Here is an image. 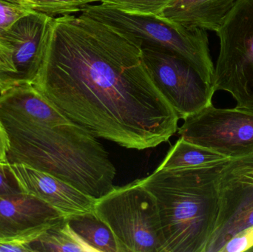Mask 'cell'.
Segmentation results:
<instances>
[{
	"label": "cell",
	"mask_w": 253,
	"mask_h": 252,
	"mask_svg": "<svg viewBox=\"0 0 253 252\" xmlns=\"http://www.w3.org/2000/svg\"><path fill=\"white\" fill-rule=\"evenodd\" d=\"M218 218L205 252H221L226 243L253 226V153L229 160L218 179Z\"/></svg>",
	"instance_id": "cell-10"
},
{
	"label": "cell",
	"mask_w": 253,
	"mask_h": 252,
	"mask_svg": "<svg viewBox=\"0 0 253 252\" xmlns=\"http://www.w3.org/2000/svg\"><path fill=\"white\" fill-rule=\"evenodd\" d=\"M237 0H173L162 17L187 28L215 31Z\"/></svg>",
	"instance_id": "cell-14"
},
{
	"label": "cell",
	"mask_w": 253,
	"mask_h": 252,
	"mask_svg": "<svg viewBox=\"0 0 253 252\" xmlns=\"http://www.w3.org/2000/svg\"><path fill=\"white\" fill-rule=\"evenodd\" d=\"M8 138L1 123L0 122V163H7Z\"/></svg>",
	"instance_id": "cell-24"
},
{
	"label": "cell",
	"mask_w": 253,
	"mask_h": 252,
	"mask_svg": "<svg viewBox=\"0 0 253 252\" xmlns=\"http://www.w3.org/2000/svg\"><path fill=\"white\" fill-rule=\"evenodd\" d=\"M173 0H105L103 4L126 13L162 16L164 10Z\"/></svg>",
	"instance_id": "cell-19"
},
{
	"label": "cell",
	"mask_w": 253,
	"mask_h": 252,
	"mask_svg": "<svg viewBox=\"0 0 253 252\" xmlns=\"http://www.w3.org/2000/svg\"><path fill=\"white\" fill-rule=\"evenodd\" d=\"M230 159L181 170H156L140 179L157 203L163 252H205L218 218V176Z\"/></svg>",
	"instance_id": "cell-3"
},
{
	"label": "cell",
	"mask_w": 253,
	"mask_h": 252,
	"mask_svg": "<svg viewBox=\"0 0 253 252\" xmlns=\"http://www.w3.org/2000/svg\"><path fill=\"white\" fill-rule=\"evenodd\" d=\"M65 218L57 210L29 194L0 195V239L49 228Z\"/></svg>",
	"instance_id": "cell-13"
},
{
	"label": "cell",
	"mask_w": 253,
	"mask_h": 252,
	"mask_svg": "<svg viewBox=\"0 0 253 252\" xmlns=\"http://www.w3.org/2000/svg\"><path fill=\"white\" fill-rule=\"evenodd\" d=\"M22 192L8 163H0V195Z\"/></svg>",
	"instance_id": "cell-23"
},
{
	"label": "cell",
	"mask_w": 253,
	"mask_h": 252,
	"mask_svg": "<svg viewBox=\"0 0 253 252\" xmlns=\"http://www.w3.org/2000/svg\"><path fill=\"white\" fill-rule=\"evenodd\" d=\"M32 84L71 122L127 149L156 147L178 130L141 44L83 13L54 18Z\"/></svg>",
	"instance_id": "cell-1"
},
{
	"label": "cell",
	"mask_w": 253,
	"mask_h": 252,
	"mask_svg": "<svg viewBox=\"0 0 253 252\" xmlns=\"http://www.w3.org/2000/svg\"><path fill=\"white\" fill-rule=\"evenodd\" d=\"M31 10L9 0H0V33L8 29L22 16Z\"/></svg>",
	"instance_id": "cell-21"
},
{
	"label": "cell",
	"mask_w": 253,
	"mask_h": 252,
	"mask_svg": "<svg viewBox=\"0 0 253 252\" xmlns=\"http://www.w3.org/2000/svg\"><path fill=\"white\" fill-rule=\"evenodd\" d=\"M227 158H229L223 156L215 151L190 143L180 137L156 170H174L191 168Z\"/></svg>",
	"instance_id": "cell-16"
},
{
	"label": "cell",
	"mask_w": 253,
	"mask_h": 252,
	"mask_svg": "<svg viewBox=\"0 0 253 252\" xmlns=\"http://www.w3.org/2000/svg\"><path fill=\"white\" fill-rule=\"evenodd\" d=\"M0 122L4 127H25L71 121L32 84H22L0 93Z\"/></svg>",
	"instance_id": "cell-12"
},
{
	"label": "cell",
	"mask_w": 253,
	"mask_h": 252,
	"mask_svg": "<svg viewBox=\"0 0 253 252\" xmlns=\"http://www.w3.org/2000/svg\"><path fill=\"white\" fill-rule=\"evenodd\" d=\"M4 128L8 164L51 175L96 199L115 189L117 170L108 152L77 124Z\"/></svg>",
	"instance_id": "cell-2"
},
{
	"label": "cell",
	"mask_w": 253,
	"mask_h": 252,
	"mask_svg": "<svg viewBox=\"0 0 253 252\" xmlns=\"http://www.w3.org/2000/svg\"><path fill=\"white\" fill-rule=\"evenodd\" d=\"M10 167L22 192L42 200L66 218L94 211L97 199L66 182L22 164H10Z\"/></svg>",
	"instance_id": "cell-11"
},
{
	"label": "cell",
	"mask_w": 253,
	"mask_h": 252,
	"mask_svg": "<svg viewBox=\"0 0 253 252\" xmlns=\"http://www.w3.org/2000/svg\"><path fill=\"white\" fill-rule=\"evenodd\" d=\"M66 219L71 229L95 252H118L114 233L94 211Z\"/></svg>",
	"instance_id": "cell-15"
},
{
	"label": "cell",
	"mask_w": 253,
	"mask_h": 252,
	"mask_svg": "<svg viewBox=\"0 0 253 252\" xmlns=\"http://www.w3.org/2000/svg\"><path fill=\"white\" fill-rule=\"evenodd\" d=\"M54 18L31 12L0 33V93L33 84L41 68Z\"/></svg>",
	"instance_id": "cell-7"
},
{
	"label": "cell",
	"mask_w": 253,
	"mask_h": 252,
	"mask_svg": "<svg viewBox=\"0 0 253 252\" xmlns=\"http://www.w3.org/2000/svg\"><path fill=\"white\" fill-rule=\"evenodd\" d=\"M31 247L34 252H95L71 229L66 218L49 227Z\"/></svg>",
	"instance_id": "cell-17"
},
{
	"label": "cell",
	"mask_w": 253,
	"mask_h": 252,
	"mask_svg": "<svg viewBox=\"0 0 253 252\" xmlns=\"http://www.w3.org/2000/svg\"><path fill=\"white\" fill-rule=\"evenodd\" d=\"M215 33L220 48L214 91L227 92L237 108L253 109V0H237Z\"/></svg>",
	"instance_id": "cell-6"
},
{
	"label": "cell",
	"mask_w": 253,
	"mask_h": 252,
	"mask_svg": "<svg viewBox=\"0 0 253 252\" xmlns=\"http://www.w3.org/2000/svg\"><path fill=\"white\" fill-rule=\"evenodd\" d=\"M248 252H253V248H251V250L248 251Z\"/></svg>",
	"instance_id": "cell-25"
},
{
	"label": "cell",
	"mask_w": 253,
	"mask_h": 252,
	"mask_svg": "<svg viewBox=\"0 0 253 252\" xmlns=\"http://www.w3.org/2000/svg\"><path fill=\"white\" fill-rule=\"evenodd\" d=\"M47 229H36L19 236L0 239V252H34L31 245Z\"/></svg>",
	"instance_id": "cell-20"
},
{
	"label": "cell",
	"mask_w": 253,
	"mask_h": 252,
	"mask_svg": "<svg viewBox=\"0 0 253 252\" xmlns=\"http://www.w3.org/2000/svg\"><path fill=\"white\" fill-rule=\"evenodd\" d=\"M31 11L55 18L82 12L90 4L103 2L105 0H9Z\"/></svg>",
	"instance_id": "cell-18"
},
{
	"label": "cell",
	"mask_w": 253,
	"mask_h": 252,
	"mask_svg": "<svg viewBox=\"0 0 253 252\" xmlns=\"http://www.w3.org/2000/svg\"><path fill=\"white\" fill-rule=\"evenodd\" d=\"M253 247V226L247 228L230 238L221 252H248Z\"/></svg>",
	"instance_id": "cell-22"
},
{
	"label": "cell",
	"mask_w": 253,
	"mask_h": 252,
	"mask_svg": "<svg viewBox=\"0 0 253 252\" xmlns=\"http://www.w3.org/2000/svg\"><path fill=\"white\" fill-rule=\"evenodd\" d=\"M81 13L135 38L141 47L176 54L190 64L212 85L215 65L206 30L187 28L162 16L130 14L103 3L90 4Z\"/></svg>",
	"instance_id": "cell-4"
},
{
	"label": "cell",
	"mask_w": 253,
	"mask_h": 252,
	"mask_svg": "<svg viewBox=\"0 0 253 252\" xmlns=\"http://www.w3.org/2000/svg\"><path fill=\"white\" fill-rule=\"evenodd\" d=\"M147 72L179 119H186L212 105L213 87L176 54L141 47Z\"/></svg>",
	"instance_id": "cell-8"
},
{
	"label": "cell",
	"mask_w": 253,
	"mask_h": 252,
	"mask_svg": "<svg viewBox=\"0 0 253 252\" xmlns=\"http://www.w3.org/2000/svg\"><path fill=\"white\" fill-rule=\"evenodd\" d=\"M184 121L178 134L187 142L229 158L253 153V109L211 105Z\"/></svg>",
	"instance_id": "cell-9"
},
{
	"label": "cell",
	"mask_w": 253,
	"mask_h": 252,
	"mask_svg": "<svg viewBox=\"0 0 253 252\" xmlns=\"http://www.w3.org/2000/svg\"><path fill=\"white\" fill-rule=\"evenodd\" d=\"M94 213L112 231L118 252H163L157 203L140 179L98 198Z\"/></svg>",
	"instance_id": "cell-5"
}]
</instances>
